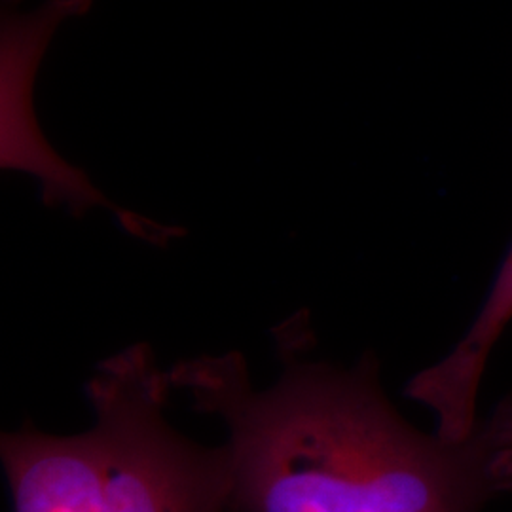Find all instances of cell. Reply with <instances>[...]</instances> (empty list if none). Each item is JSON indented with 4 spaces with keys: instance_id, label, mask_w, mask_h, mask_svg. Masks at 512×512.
<instances>
[{
    "instance_id": "cell-3",
    "label": "cell",
    "mask_w": 512,
    "mask_h": 512,
    "mask_svg": "<svg viewBox=\"0 0 512 512\" xmlns=\"http://www.w3.org/2000/svg\"><path fill=\"white\" fill-rule=\"evenodd\" d=\"M512 323V245L492 289L465 336L439 363L421 370L404 395L423 404L437 420V433L465 437L478 421V391L499 338Z\"/></svg>"
},
{
    "instance_id": "cell-4",
    "label": "cell",
    "mask_w": 512,
    "mask_h": 512,
    "mask_svg": "<svg viewBox=\"0 0 512 512\" xmlns=\"http://www.w3.org/2000/svg\"><path fill=\"white\" fill-rule=\"evenodd\" d=\"M48 33L38 37L31 52L29 40H19L16 48L4 40L2 57V165L33 173L42 181L50 202L69 203L74 215L88 207L103 205V196L93 188L86 173L65 164L42 139L31 110V88L38 59Z\"/></svg>"
},
{
    "instance_id": "cell-1",
    "label": "cell",
    "mask_w": 512,
    "mask_h": 512,
    "mask_svg": "<svg viewBox=\"0 0 512 512\" xmlns=\"http://www.w3.org/2000/svg\"><path fill=\"white\" fill-rule=\"evenodd\" d=\"M167 372L226 427L230 512H482L512 495V395L446 439L387 399L372 355L351 368L287 357L262 389L239 353Z\"/></svg>"
},
{
    "instance_id": "cell-2",
    "label": "cell",
    "mask_w": 512,
    "mask_h": 512,
    "mask_svg": "<svg viewBox=\"0 0 512 512\" xmlns=\"http://www.w3.org/2000/svg\"><path fill=\"white\" fill-rule=\"evenodd\" d=\"M145 344L97 366L93 423L54 435L25 421L0 439L14 512H230L226 444L205 446L167 418L173 393Z\"/></svg>"
}]
</instances>
